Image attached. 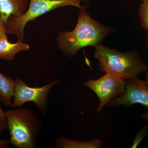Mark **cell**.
<instances>
[{"label": "cell", "mask_w": 148, "mask_h": 148, "mask_svg": "<svg viewBox=\"0 0 148 148\" xmlns=\"http://www.w3.org/2000/svg\"><path fill=\"white\" fill-rule=\"evenodd\" d=\"M9 141L0 139V148H7L9 145Z\"/></svg>", "instance_id": "2e32d148"}, {"label": "cell", "mask_w": 148, "mask_h": 148, "mask_svg": "<svg viewBox=\"0 0 148 148\" xmlns=\"http://www.w3.org/2000/svg\"><path fill=\"white\" fill-rule=\"evenodd\" d=\"M94 56L101 71L125 80L138 77L148 69L136 50L123 53L101 45L95 47Z\"/></svg>", "instance_id": "7a4b0ae2"}, {"label": "cell", "mask_w": 148, "mask_h": 148, "mask_svg": "<svg viewBox=\"0 0 148 148\" xmlns=\"http://www.w3.org/2000/svg\"><path fill=\"white\" fill-rule=\"evenodd\" d=\"M59 80L52 81L41 87H31L20 78L15 80L14 101L12 106L19 107L28 102H33L43 115H45L48 110V95L51 89L56 85L60 84Z\"/></svg>", "instance_id": "5b68a950"}, {"label": "cell", "mask_w": 148, "mask_h": 148, "mask_svg": "<svg viewBox=\"0 0 148 148\" xmlns=\"http://www.w3.org/2000/svg\"><path fill=\"white\" fill-rule=\"evenodd\" d=\"M5 23L3 21L0 13V40L7 38Z\"/></svg>", "instance_id": "9a60e30c"}, {"label": "cell", "mask_w": 148, "mask_h": 148, "mask_svg": "<svg viewBox=\"0 0 148 148\" xmlns=\"http://www.w3.org/2000/svg\"><path fill=\"white\" fill-rule=\"evenodd\" d=\"M9 144L18 148L36 147L42 127L40 120L31 110L20 108L6 112Z\"/></svg>", "instance_id": "3957f363"}, {"label": "cell", "mask_w": 148, "mask_h": 148, "mask_svg": "<svg viewBox=\"0 0 148 148\" xmlns=\"http://www.w3.org/2000/svg\"><path fill=\"white\" fill-rule=\"evenodd\" d=\"M29 0H0V13L4 23L12 15L24 14L29 7Z\"/></svg>", "instance_id": "ba28073f"}, {"label": "cell", "mask_w": 148, "mask_h": 148, "mask_svg": "<svg viewBox=\"0 0 148 148\" xmlns=\"http://www.w3.org/2000/svg\"><path fill=\"white\" fill-rule=\"evenodd\" d=\"M104 143L100 139H92L87 141H77L66 137H60L56 140L57 148H101Z\"/></svg>", "instance_id": "30bf717a"}, {"label": "cell", "mask_w": 148, "mask_h": 148, "mask_svg": "<svg viewBox=\"0 0 148 148\" xmlns=\"http://www.w3.org/2000/svg\"><path fill=\"white\" fill-rule=\"evenodd\" d=\"M147 41L148 44V36L147 37Z\"/></svg>", "instance_id": "ffe728a7"}, {"label": "cell", "mask_w": 148, "mask_h": 148, "mask_svg": "<svg viewBox=\"0 0 148 148\" xmlns=\"http://www.w3.org/2000/svg\"><path fill=\"white\" fill-rule=\"evenodd\" d=\"M125 91L121 96L113 98L107 104L109 108H130L134 104L143 105L148 112V82L138 77L125 80Z\"/></svg>", "instance_id": "52a82bcc"}, {"label": "cell", "mask_w": 148, "mask_h": 148, "mask_svg": "<svg viewBox=\"0 0 148 148\" xmlns=\"http://www.w3.org/2000/svg\"><path fill=\"white\" fill-rule=\"evenodd\" d=\"M84 9H81L73 30L61 32L57 36L58 49L69 58L74 57L82 48L102 45L104 38L112 31L93 19Z\"/></svg>", "instance_id": "6da1fadb"}, {"label": "cell", "mask_w": 148, "mask_h": 148, "mask_svg": "<svg viewBox=\"0 0 148 148\" xmlns=\"http://www.w3.org/2000/svg\"><path fill=\"white\" fill-rule=\"evenodd\" d=\"M145 73V77L146 80L148 82V69Z\"/></svg>", "instance_id": "ac0fdd59"}, {"label": "cell", "mask_w": 148, "mask_h": 148, "mask_svg": "<svg viewBox=\"0 0 148 148\" xmlns=\"http://www.w3.org/2000/svg\"><path fill=\"white\" fill-rule=\"evenodd\" d=\"M148 134V126L143 125L138 131L135 136L133 144L131 147L132 148H136L142 142V140Z\"/></svg>", "instance_id": "4fadbf2b"}, {"label": "cell", "mask_w": 148, "mask_h": 148, "mask_svg": "<svg viewBox=\"0 0 148 148\" xmlns=\"http://www.w3.org/2000/svg\"><path fill=\"white\" fill-rule=\"evenodd\" d=\"M138 15L142 27L145 30L148 31V0L140 5L138 10Z\"/></svg>", "instance_id": "7c38bea8"}, {"label": "cell", "mask_w": 148, "mask_h": 148, "mask_svg": "<svg viewBox=\"0 0 148 148\" xmlns=\"http://www.w3.org/2000/svg\"><path fill=\"white\" fill-rule=\"evenodd\" d=\"M148 0H143V2H145L147 1Z\"/></svg>", "instance_id": "d6986e66"}, {"label": "cell", "mask_w": 148, "mask_h": 148, "mask_svg": "<svg viewBox=\"0 0 148 148\" xmlns=\"http://www.w3.org/2000/svg\"><path fill=\"white\" fill-rule=\"evenodd\" d=\"M29 7L24 14L19 16L12 15L5 24L7 33L16 36L18 40L24 42V28L29 21H34L43 14L55 9L66 6L85 8L81 5L86 0H29Z\"/></svg>", "instance_id": "277c9868"}, {"label": "cell", "mask_w": 148, "mask_h": 148, "mask_svg": "<svg viewBox=\"0 0 148 148\" xmlns=\"http://www.w3.org/2000/svg\"><path fill=\"white\" fill-rule=\"evenodd\" d=\"M84 85L97 95L99 103L96 111L101 112L111 100L124 93L126 81L113 75L106 74L98 79H90L85 82Z\"/></svg>", "instance_id": "8992f818"}, {"label": "cell", "mask_w": 148, "mask_h": 148, "mask_svg": "<svg viewBox=\"0 0 148 148\" xmlns=\"http://www.w3.org/2000/svg\"><path fill=\"white\" fill-rule=\"evenodd\" d=\"M29 49L30 46L22 41L18 40L16 42L12 43L8 41L7 38H4L0 40V58L11 61L16 54Z\"/></svg>", "instance_id": "9c48e42d"}, {"label": "cell", "mask_w": 148, "mask_h": 148, "mask_svg": "<svg viewBox=\"0 0 148 148\" xmlns=\"http://www.w3.org/2000/svg\"><path fill=\"white\" fill-rule=\"evenodd\" d=\"M141 116L144 119L148 120V113H144L141 115Z\"/></svg>", "instance_id": "e0dca14e"}, {"label": "cell", "mask_w": 148, "mask_h": 148, "mask_svg": "<svg viewBox=\"0 0 148 148\" xmlns=\"http://www.w3.org/2000/svg\"><path fill=\"white\" fill-rule=\"evenodd\" d=\"M15 83V80L0 73V101L4 105H12Z\"/></svg>", "instance_id": "8fae6325"}, {"label": "cell", "mask_w": 148, "mask_h": 148, "mask_svg": "<svg viewBox=\"0 0 148 148\" xmlns=\"http://www.w3.org/2000/svg\"><path fill=\"white\" fill-rule=\"evenodd\" d=\"M7 129V119L6 112L4 111L0 106V135L4 129Z\"/></svg>", "instance_id": "5bb4252c"}]
</instances>
